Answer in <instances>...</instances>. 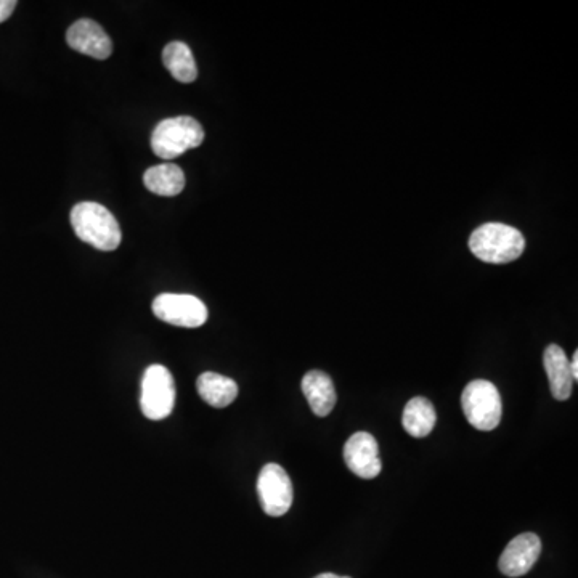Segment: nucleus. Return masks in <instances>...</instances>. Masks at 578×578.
Wrapping results in <instances>:
<instances>
[{"instance_id": "nucleus-19", "label": "nucleus", "mask_w": 578, "mask_h": 578, "mask_svg": "<svg viewBox=\"0 0 578 578\" xmlns=\"http://www.w3.org/2000/svg\"><path fill=\"white\" fill-rule=\"evenodd\" d=\"M315 578H351V577H341V575L336 574H320Z\"/></svg>"}, {"instance_id": "nucleus-4", "label": "nucleus", "mask_w": 578, "mask_h": 578, "mask_svg": "<svg viewBox=\"0 0 578 578\" xmlns=\"http://www.w3.org/2000/svg\"><path fill=\"white\" fill-rule=\"evenodd\" d=\"M461 407L466 420L477 431H493L503 415L500 392L495 384L485 379H476L465 387L461 395Z\"/></svg>"}, {"instance_id": "nucleus-9", "label": "nucleus", "mask_w": 578, "mask_h": 578, "mask_svg": "<svg viewBox=\"0 0 578 578\" xmlns=\"http://www.w3.org/2000/svg\"><path fill=\"white\" fill-rule=\"evenodd\" d=\"M540 553H542V542L537 535H517L501 554L500 562H498L501 574L513 578L526 575L535 566Z\"/></svg>"}, {"instance_id": "nucleus-18", "label": "nucleus", "mask_w": 578, "mask_h": 578, "mask_svg": "<svg viewBox=\"0 0 578 578\" xmlns=\"http://www.w3.org/2000/svg\"><path fill=\"white\" fill-rule=\"evenodd\" d=\"M570 373H572V378L574 381L578 379V352H575L574 359H572V363H570Z\"/></svg>"}, {"instance_id": "nucleus-1", "label": "nucleus", "mask_w": 578, "mask_h": 578, "mask_svg": "<svg viewBox=\"0 0 578 578\" xmlns=\"http://www.w3.org/2000/svg\"><path fill=\"white\" fill-rule=\"evenodd\" d=\"M71 225L79 240L100 251H114L123 241L116 217L102 204L84 201L71 211Z\"/></svg>"}, {"instance_id": "nucleus-15", "label": "nucleus", "mask_w": 578, "mask_h": 578, "mask_svg": "<svg viewBox=\"0 0 578 578\" xmlns=\"http://www.w3.org/2000/svg\"><path fill=\"white\" fill-rule=\"evenodd\" d=\"M436 410L432 403L424 397H415L407 403L403 410L402 424L403 429L412 437H426L431 434L432 429L436 426Z\"/></svg>"}, {"instance_id": "nucleus-12", "label": "nucleus", "mask_w": 578, "mask_h": 578, "mask_svg": "<svg viewBox=\"0 0 578 578\" xmlns=\"http://www.w3.org/2000/svg\"><path fill=\"white\" fill-rule=\"evenodd\" d=\"M302 392L306 395L310 410L320 418L330 415L336 405V389L330 376L323 371L312 370L302 378Z\"/></svg>"}, {"instance_id": "nucleus-7", "label": "nucleus", "mask_w": 578, "mask_h": 578, "mask_svg": "<svg viewBox=\"0 0 578 578\" xmlns=\"http://www.w3.org/2000/svg\"><path fill=\"white\" fill-rule=\"evenodd\" d=\"M257 493L265 514L280 517L293 505V484L280 465L269 463L261 469L257 479Z\"/></svg>"}, {"instance_id": "nucleus-3", "label": "nucleus", "mask_w": 578, "mask_h": 578, "mask_svg": "<svg viewBox=\"0 0 578 578\" xmlns=\"http://www.w3.org/2000/svg\"><path fill=\"white\" fill-rule=\"evenodd\" d=\"M204 140L201 124L190 116L164 119L151 135V148L158 158L176 159L185 151L200 147Z\"/></svg>"}, {"instance_id": "nucleus-2", "label": "nucleus", "mask_w": 578, "mask_h": 578, "mask_svg": "<svg viewBox=\"0 0 578 578\" xmlns=\"http://www.w3.org/2000/svg\"><path fill=\"white\" fill-rule=\"evenodd\" d=\"M471 253L489 264H508L516 261L526 249V240L522 233L511 225L500 222L477 227L468 241Z\"/></svg>"}, {"instance_id": "nucleus-14", "label": "nucleus", "mask_w": 578, "mask_h": 578, "mask_svg": "<svg viewBox=\"0 0 578 578\" xmlns=\"http://www.w3.org/2000/svg\"><path fill=\"white\" fill-rule=\"evenodd\" d=\"M143 184L159 196H177L184 192L185 174L177 164H158L143 174Z\"/></svg>"}, {"instance_id": "nucleus-13", "label": "nucleus", "mask_w": 578, "mask_h": 578, "mask_svg": "<svg viewBox=\"0 0 578 578\" xmlns=\"http://www.w3.org/2000/svg\"><path fill=\"white\" fill-rule=\"evenodd\" d=\"M196 389L201 399L214 408H225L238 397V384L227 376L217 373H203L196 381Z\"/></svg>"}, {"instance_id": "nucleus-17", "label": "nucleus", "mask_w": 578, "mask_h": 578, "mask_svg": "<svg viewBox=\"0 0 578 578\" xmlns=\"http://www.w3.org/2000/svg\"><path fill=\"white\" fill-rule=\"evenodd\" d=\"M15 9H17L15 0H0V23L9 20Z\"/></svg>"}, {"instance_id": "nucleus-16", "label": "nucleus", "mask_w": 578, "mask_h": 578, "mask_svg": "<svg viewBox=\"0 0 578 578\" xmlns=\"http://www.w3.org/2000/svg\"><path fill=\"white\" fill-rule=\"evenodd\" d=\"M163 62L167 71L179 82L190 84L198 78L195 57L184 42H171L163 50Z\"/></svg>"}, {"instance_id": "nucleus-6", "label": "nucleus", "mask_w": 578, "mask_h": 578, "mask_svg": "<svg viewBox=\"0 0 578 578\" xmlns=\"http://www.w3.org/2000/svg\"><path fill=\"white\" fill-rule=\"evenodd\" d=\"M153 314L180 328H198L208 320V309L192 294H159L153 301Z\"/></svg>"}, {"instance_id": "nucleus-8", "label": "nucleus", "mask_w": 578, "mask_h": 578, "mask_svg": "<svg viewBox=\"0 0 578 578\" xmlns=\"http://www.w3.org/2000/svg\"><path fill=\"white\" fill-rule=\"evenodd\" d=\"M347 468L362 479H375L381 473L378 442L368 432H355L344 447Z\"/></svg>"}, {"instance_id": "nucleus-10", "label": "nucleus", "mask_w": 578, "mask_h": 578, "mask_svg": "<svg viewBox=\"0 0 578 578\" xmlns=\"http://www.w3.org/2000/svg\"><path fill=\"white\" fill-rule=\"evenodd\" d=\"M66 42L71 49L97 60H106L113 52V42L94 20H78L68 29Z\"/></svg>"}, {"instance_id": "nucleus-11", "label": "nucleus", "mask_w": 578, "mask_h": 578, "mask_svg": "<svg viewBox=\"0 0 578 578\" xmlns=\"http://www.w3.org/2000/svg\"><path fill=\"white\" fill-rule=\"evenodd\" d=\"M543 365H545L546 375L550 379L551 394L559 402L569 399L574 387V378L570 373V362L567 360L566 352L558 344H551L546 347L543 354Z\"/></svg>"}, {"instance_id": "nucleus-5", "label": "nucleus", "mask_w": 578, "mask_h": 578, "mask_svg": "<svg viewBox=\"0 0 578 578\" xmlns=\"http://www.w3.org/2000/svg\"><path fill=\"white\" fill-rule=\"evenodd\" d=\"M176 402V384L171 371L163 365H151L142 379L140 408L148 420H164L171 415Z\"/></svg>"}]
</instances>
